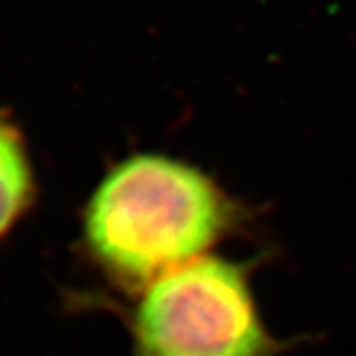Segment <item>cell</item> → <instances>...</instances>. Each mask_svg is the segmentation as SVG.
I'll return each instance as SVG.
<instances>
[{
	"label": "cell",
	"instance_id": "1",
	"mask_svg": "<svg viewBox=\"0 0 356 356\" xmlns=\"http://www.w3.org/2000/svg\"><path fill=\"white\" fill-rule=\"evenodd\" d=\"M240 220L238 202L200 168L165 154H133L93 192L83 234L111 280L140 289L202 257Z\"/></svg>",
	"mask_w": 356,
	"mask_h": 356
},
{
	"label": "cell",
	"instance_id": "3",
	"mask_svg": "<svg viewBox=\"0 0 356 356\" xmlns=\"http://www.w3.org/2000/svg\"><path fill=\"white\" fill-rule=\"evenodd\" d=\"M32 170L20 135L0 119V236L32 200Z\"/></svg>",
	"mask_w": 356,
	"mask_h": 356
},
{
	"label": "cell",
	"instance_id": "2",
	"mask_svg": "<svg viewBox=\"0 0 356 356\" xmlns=\"http://www.w3.org/2000/svg\"><path fill=\"white\" fill-rule=\"evenodd\" d=\"M250 264L206 255L145 287L131 317L133 356H277Z\"/></svg>",
	"mask_w": 356,
	"mask_h": 356
}]
</instances>
